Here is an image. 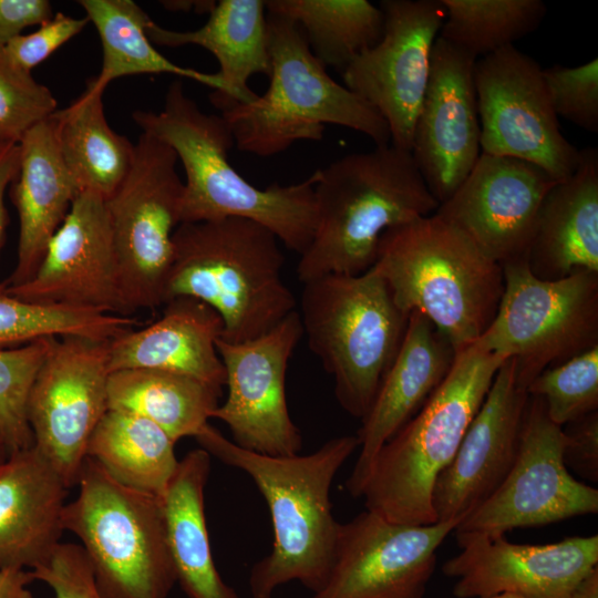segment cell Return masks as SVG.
<instances>
[{
	"label": "cell",
	"instance_id": "cell-1",
	"mask_svg": "<svg viewBox=\"0 0 598 598\" xmlns=\"http://www.w3.org/2000/svg\"><path fill=\"white\" fill-rule=\"evenodd\" d=\"M195 439L210 456L245 472L267 503L274 540L271 551L251 568V598H271L293 580L318 591L329 575L340 526L330 488L359 447L357 435L333 437L309 454L289 456L243 448L210 424Z\"/></svg>",
	"mask_w": 598,
	"mask_h": 598
},
{
	"label": "cell",
	"instance_id": "cell-2",
	"mask_svg": "<svg viewBox=\"0 0 598 598\" xmlns=\"http://www.w3.org/2000/svg\"><path fill=\"white\" fill-rule=\"evenodd\" d=\"M133 120L182 162L186 179L181 224L246 218L271 230L288 249L305 252L316 225L318 171L299 183L255 187L229 162L234 137L225 118L203 112L181 80L168 86L162 111L138 110Z\"/></svg>",
	"mask_w": 598,
	"mask_h": 598
},
{
	"label": "cell",
	"instance_id": "cell-3",
	"mask_svg": "<svg viewBox=\"0 0 598 598\" xmlns=\"http://www.w3.org/2000/svg\"><path fill=\"white\" fill-rule=\"evenodd\" d=\"M318 173L315 230L296 269L302 283L365 272L386 230L439 207L411 152L392 144L344 155Z\"/></svg>",
	"mask_w": 598,
	"mask_h": 598
},
{
	"label": "cell",
	"instance_id": "cell-4",
	"mask_svg": "<svg viewBox=\"0 0 598 598\" xmlns=\"http://www.w3.org/2000/svg\"><path fill=\"white\" fill-rule=\"evenodd\" d=\"M278 241L265 226L240 217L179 224L164 303L177 297L203 301L221 318L220 338L228 342L267 333L297 306L282 278Z\"/></svg>",
	"mask_w": 598,
	"mask_h": 598
},
{
	"label": "cell",
	"instance_id": "cell-5",
	"mask_svg": "<svg viewBox=\"0 0 598 598\" xmlns=\"http://www.w3.org/2000/svg\"><path fill=\"white\" fill-rule=\"evenodd\" d=\"M371 268L395 305L427 318L456 353L485 332L504 291L503 267L435 214L386 230Z\"/></svg>",
	"mask_w": 598,
	"mask_h": 598
},
{
	"label": "cell",
	"instance_id": "cell-6",
	"mask_svg": "<svg viewBox=\"0 0 598 598\" xmlns=\"http://www.w3.org/2000/svg\"><path fill=\"white\" fill-rule=\"evenodd\" d=\"M506 360L473 342L417 413L378 452L360 497L395 524L436 523L432 492Z\"/></svg>",
	"mask_w": 598,
	"mask_h": 598
},
{
	"label": "cell",
	"instance_id": "cell-7",
	"mask_svg": "<svg viewBox=\"0 0 598 598\" xmlns=\"http://www.w3.org/2000/svg\"><path fill=\"white\" fill-rule=\"evenodd\" d=\"M269 87L254 101L221 113L238 150L277 155L298 141H320L324 125L360 132L375 146L391 144L384 118L362 97L336 82L293 21L267 13Z\"/></svg>",
	"mask_w": 598,
	"mask_h": 598
},
{
	"label": "cell",
	"instance_id": "cell-8",
	"mask_svg": "<svg viewBox=\"0 0 598 598\" xmlns=\"http://www.w3.org/2000/svg\"><path fill=\"white\" fill-rule=\"evenodd\" d=\"M299 315L310 350L333 378L337 401L362 420L398 354L409 316L372 268L308 280Z\"/></svg>",
	"mask_w": 598,
	"mask_h": 598
},
{
	"label": "cell",
	"instance_id": "cell-9",
	"mask_svg": "<svg viewBox=\"0 0 598 598\" xmlns=\"http://www.w3.org/2000/svg\"><path fill=\"white\" fill-rule=\"evenodd\" d=\"M63 511L104 598H166L176 582L162 499L114 480L85 457Z\"/></svg>",
	"mask_w": 598,
	"mask_h": 598
},
{
	"label": "cell",
	"instance_id": "cell-10",
	"mask_svg": "<svg viewBox=\"0 0 598 598\" xmlns=\"http://www.w3.org/2000/svg\"><path fill=\"white\" fill-rule=\"evenodd\" d=\"M502 267L498 309L475 342L513 358L516 384L526 391L544 370L598 346V272L543 280L530 272L527 259Z\"/></svg>",
	"mask_w": 598,
	"mask_h": 598
},
{
	"label": "cell",
	"instance_id": "cell-11",
	"mask_svg": "<svg viewBox=\"0 0 598 598\" xmlns=\"http://www.w3.org/2000/svg\"><path fill=\"white\" fill-rule=\"evenodd\" d=\"M177 163L167 144L142 133L128 174L105 200L124 316L164 305L184 193Z\"/></svg>",
	"mask_w": 598,
	"mask_h": 598
},
{
	"label": "cell",
	"instance_id": "cell-12",
	"mask_svg": "<svg viewBox=\"0 0 598 598\" xmlns=\"http://www.w3.org/2000/svg\"><path fill=\"white\" fill-rule=\"evenodd\" d=\"M474 83L481 151L533 163L556 182L576 171L580 150L560 131L543 69L514 45L480 58Z\"/></svg>",
	"mask_w": 598,
	"mask_h": 598
},
{
	"label": "cell",
	"instance_id": "cell-13",
	"mask_svg": "<svg viewBox=\"0 0 598 598\" xmlns=\"http://www.w3.org/2000/svg\"><path fill=\"white\" fill-rule=\"evenodd\" d=\"M563 445V427L550 421L542 398L528 395L508 474L454 532L505 535L517 527L598 513V489L569 473Z\"/></svg>",
	"mask_w": 598,
	"mask_h": 598
},
{
	"label": "cell",
	"instance_id": "cell-14",
	"mask_svg": "<svg viewBox=\"0 0 598 598\" xmlns=\"http://www.w3.org/2000/svg\"><path fill=\"white\" fill-rule=\"evenodd\" d=\"M109 341L52 340L27 401L33 446L70 488L76 485L90 439L109 410Z\"/></svg>",
	"mask_w": 598,
	"mask_h": 598
},
{
	"label": "cell",
	"instance_id": "cell-15",
	"mask_svg": "<svg viewBox=\"0 0 598 598\" xmlns=\"http://www.w3.org/2000/svg\"><path fill=\"white\" fill-rule=\"evenodd\" d=\"M380 8L382 38L359 54L342 78L344 86L384 118L391 144L411 152L432 49L446 12L441 0H383Z\"/></svg>",
	"mask_w": 598,
	"mask_h": 598
},
{
	"label": "cell",
	"instance_id": "cell-16",
	"mask_svg": "<svg viewBox=\"0 0 598 598\" xmlns=\"http://www.w3.org/2000/svg\"><path fill=\"white\" fill-rule=\"evenodd\" d=\"M302 336L300 315L295 310L255 339L216 341L228 395L212 417L227 425L236 445L272 456L300 453L302 436L288 410L286 372Z\"/></svg>",
	"mask_w": 598,
	"mask_h": 598
},
{
	"label": "cell",
	"instance_id": "cell-17",
	"mask_svg": "<svg viewBox=\"0 0 598 598\" xmlns=\"http://www.w3.org/2000/svg\"><path fill=\"white\" fill-rule=\"evenodd\" d=\"M460 522L406 525L359 513L340 523L329 575L310 598H423L436 550Z\"/></svg>",
	"mask_w": 598,
	"mask_h": 598
},
{
	"label": "cell",
	"instance_id": "cell-18",
	"mask_svg": "<svg viewBox=\"0 0 598 598\" xmlns=\"http://www.w3.org/2000/svg\"><path fill=\"white\" fill-rule=\"evenodd\" d=\"M556 183L533 163L481 153L464 182L434 214L503 266L527 259L539 207Z\"/></svg>",
	"mask_w": 598,
	"mask_h": 598
},
{
	"label": "cell",
	"instance_id": "cell-19",
	"mask_svg": "<svg viewBox=\"0 0 598 598\" xmlns=\"http://www.w3.org/2000/svg\"><path fill=\"white\" fill-rule=\"evenodd\" d=\"M475 62L474 56L436 38L411 155L439 205L454 194L482 153Z\"/></svg>",
	"mask_w": 598,
	"mask_h": 598
},
{
	"label": "cell",
	"instance_id": "cell-20",
	"mask_svg": "<svg viewBox=\"0 0 598 598\" xmlns=\"http://www.w3.org/2000/svg\"><path fill=\"white\" fill-rule=\"evenodd\" d=\"M462 550L442 566L456 578L453 595L482 598L511 592L526 598H567L598 565V535L545 545L509 543L505 535L456 533Z\"/></svg>",
	"mask_w": 598,
	"mask_h": 598
},
{
	"label": "cell",
	"instance_id": "cell-21",
	"mask_svg": "<svg viewBox=\"0 0 598 598\" xmlns=\"http://www.w3.org/2000/svg\"><path fill=\"white\" fill-rule=\"evenodd\" d=\"M7 291L32 302L123 315L105 199L91 192L79 193L48 243L34 276L22 285L7 287Z\"/></svg>",
	"mask_w": 598,
	"mask_h": 598
},
{
	"label": "cell",
	"instance_id": "cell-22",
	"mask_svg": "<svg viewBox=\"0 0 598 598\" xmlns=\"http://www.w3.org/2000/svg\"><path fill=\"white\" fill-rule=\"evenodd\" d=\"M527 400V392L516 384L515 360L507 358L454 457L434 483L432 507L437 522L463 520L502 484L516 456Z\"/></svg>",
	"mask_w": 598,
	"mask_h": 598
},
{
	"label": "cell",
	"instance_id": "cell-23",
	"mask_svg": "<svg viewBox=\"0 0 598 598\" xmlns=\"http://www.w3.org/2000/svg\"><path fill=\"white\" fill-rule=\"evenodd\" d=\"M455 357L447 337L423 315L410 313L398 354L357 433L359 455L346 483L352 497L361 496L380 448L440 386Z\"/></svg>",
	"mask_w": 598,
	"mask_h": 598
},
{
	"label": "cell",
	"instance_id": "cell-24",
	"mask_svg": "<svg viewBox=\"0 0 598 598\" xmlns=\"http://www.w3.org/2000/svg\"><path fill=\"white\" fill-rule=\"evenodd\" d=\"M163 316L138 330H126L109 341L110 372L156 369L189 375L221 391L226 372L216 341L223 332L219 315L203 301L177 297Z\"/></svg>",
	"mask_w": 598,
	"mask_h": 598
},
{
	"label": "cell",
	"instance_id": "cell-25",
	"mask_svg": "<svg viewBox=\"0 0 598 598\" xmlns=\"http://www.w3.org/2000/svg\"><path fill=\"white\" fill-rule=\"evenodd\" d=\"M68 488L33 445L0 465V568L32 569L54 549Z\"/></svg>",
	"mask_w": 598,
	"mask_h": 598
},
{
	"label": "cell",
	"instance_id": "cell-26",
	"mask_svg": "<svg viewBox=\"0 0 598 598\" xmlns=\"http://www.w3.org/2000/svg\"><path fill=\"white\" fill-rule=\"evenodd\" d=\"M530 272L557 280L598 272V150H580L571 176L557 182L539 207L527 251Z\"/></svg>",
	"mask_w": 598,
	"mask_h": 598
},
{
	"label": "cell",
	"instance_id": "cell-27",
	"mask_svg": "<svg viewBox=\"0 0 598 598\" xmlns=\"http://www.w3.org/2000/svg\"><path fill=\"white\" fill-rule=\"evenodd\" d=\"M18 174L10 198L19 218L17 264L7 287L29 281L45 248L69 214L78 190L58 147L51 116L29 130L19 142Z\"/></svg>",
	"mask_w": 598,
	"mask_h": 598
},
{
	"label": "cell",
	"instance_id": "cell-28",
	"mask_svg": "<svg viewBox=\"0 0 598 598\" xmlns=\"http://www.w3.org/2000/svg\"><path fill=\"white\" fill-rule=\"evenodd\" d=\"M266 12L262 0H220L199 29L175 31L151 20L146 33L158 45L178 48L194 44L215 56L223 89L213 91L209 99L223 113L258 96L248 86L251 76L270 74Z\"/></svg>",
	"mask_w": 598,
	"mask_h": 598
},
{
	"label": "cell",
	"instance_id": "cell-29",
	"mask_svg": "<svg viewBox=\"0 0 598 598\" xmlns=\"http://www.w3.org/2000/svg\"><path fill=\"white\" fill-rule=\"evenodd\" d=\"M210 455L189 451L162 497L166 536L176 581L189 598H240L218 573L205 517Z\"/></svg>",
	"mask_w": 598,
	"mask_h": 598
},
{
	"label": "cell",
	"instance_id": "cell-30",
	"mask_svg": "<svg viewBox=\"0 0 598 598\" xmlns=\"http://www.w3.org/2000/svg\"><path fill=\"white\" fill-rule=\"evenodd\" d=\"M104 90L92 78L84 92L51 118L61 158L78 194L91 192L106 200L131 169L134 144L107 124Z\"/></svg>",
	"mask_w": 598,
	"mask_h": 598
},
{
	"label": "cell",
	"instance_id": "cell-31",
	"mask_svg": "<svg viewBox=\"0 0 598 598\" xmlns=\"http://www.w3.org/2000/svg\"><path fill=\"white\" fill-rule=\"evenodd\" d=\"M221 391L189 375L127 369L110 373L109 410L140 415L159 426L176 443L196 437L209 424Z\"/></svg>",
	"mask_w": 598,
	"mask_h": 598
},
{
	"label": "cell",
	"instance_id": "cell-32",
	"mask_svg": "<svg viewBox=\"0 0 598 598\" xmlns=\"http://www.w3.org/2000/svg\"><path fill=\"white\" fill-rule=\"evenodd\" d=\"M175 444L147 419L107 410L90 439L86 457L123 485L162 499L179 463Z\"/></svg>",
	"mask_w": 598,
	"mask_h": 598
},
{
	"label": "cell",
	"instance_id": "cell-33",
	"mask_svg": "<svg viewBox=\"0 0 598 598\" xmlns=\"http://www.w3.org/2000/svg\"><path fill=\"white\" fill-rule=\"evenodd\" d=\"M78 3L100 37L102 65L93 79L102 87L123 76L167 73L221 91L223 83L217 73L181 66L155 49L146 33L152 19L134 1L80 0Z\"/></svg>",
	"mask_w": 598,
	"mask_h": 598
},
{
	"label": "cell",
	"instance_id": "cell-34",
	"mask_svg": "<svg viewBox=\"0 0 598 598\" xmlns=\"http://www.w3.org/2000/svg\"><path fill=\"white\" fill-rule=\"evenodd\" d=\"M267 13L299 25L315 56L341 73L382 38L384 14L368 0H269Z\"/></svg>",
	"mask_w": 598,
	"mask_h": 598
},
{
	"label": "cell",
	"instance_id": "cell-35",
	"mask_svg": "<svg viewBox=\"0 0 598 598\" xmlns=\"http://www.w3.org/2000/svg\"><path fill=\"white\" fill-rule=\"evenodd\" d=\"M440 38L476 60L534 32L546 16L542 0H441Z\"/></svg>",
	"mask_w": 598,
	"mask_h": 598
},
{
	"label": "cell",
	"instance_id": "cell-36",
	"mask_svg": "<svg viewBox=\"0 0 598 598\" xmlns=\"http://www.w3.org/2000/svg\"><path fill=\"white\" fill-rule=\"evenodd\" d=\"M138 323L135 318L99 310L20 299L0 282V349L45 338L80 337L110 341Z\"/></svg>",
	"mask_w": 598,
	"mask_h": 598
},
{
	"label": "cell",
	"instance_id": "cell-37",
	"mask_svg": "<svg viewBox=\"0 0 598 598\" xmlns=\"http://www.w3.org/2000/svg\"><path fill=\"white\" fill-rule=\"evenodd\" d=\"M558 426L598 410V346L539 373L527 386Z\"/></svg>",
	"mask_w": 598,
	"mask_h": 598
},
{
	"label": "cell",
	"instance_id": "cell-38",
	"mask_svg": "<svg viewBox=\"0 0 598 598\" xmlns=\"http://www.w3.org/2000/svg\"><path fill=\"white\" fill-rule=\"evenodd\" d=\"M53 339L0 349V433L11 452L33 445L27 401Z\"/></svg>",
	"mask_w": 598,
	"mask_h": 598
},
{
	"label": "cell",
	"instance_id": "cell-39",
	"mask_svg": "<svg viewBox=\"0 0 598 598\" xmlns=\"http://www.w3.org/2000/svg\"><path fill=\"white\" fill-rule=\"evenodd\" d=\"M56 110L51 91L16 65L0 45V144H19L29 130Z\"/></svg>",
	"mask_w": 598,
	"mask_h": 598
},
{
	"label": "cell",
	"instance_id": "cell-40",
	"mask_svg": "<svg viewBox=\"0 0 598 598\" xmlns=\"http://www.w3.org/2000/svg\"><path fill=\"white\" fill-rule=\"evenodd\" d=\"M555 114L580 128L598 132V59L578 66L543 69Z\"/></svg>",
	"mask_w": 598,
	"mask_h": 598
},
{
	"label": "cell",
	"instance_id": "cell-41",
	"mask_svg": "<svg viewBox=\"0 0 598 598\" xmlns=\"http://www.w3.org/2000/svg\"><path fill=\"white\" fill-rule=\"evenodd\" d=\"M30 571L34 580L53 590L55 598H104L80 545L59 543Z\"/></svg>",
	"mask_w": 598,
	"mask_h": 598
},
{
	"label": "cell",
	"instance_id": "cell-42",
	"mask_svg": "<svg viewBox=\"0 0 598 598\" xmlns=\"http://www.w3.org/2000/svg\"><path fill=\"white\" fill-rule=\"evenodd\" d=\"M89 19L73 18L63 12L53 16L29 34H20L4 45L9 59L24 71L32 70L54 51L79 34Z\"/></svg>",
	"mask_w": 598,
	"mask_h": 598
},
{
	"label": "cell",
	"instance_id": "cell-43",
	"mask_svg": "<svg viewBox=\"0 0 598 598\" xmlns=\"http://www.w3.org/2000/svg\"><path fill=\"white\" fill-rule=\"evenodd\" d=\"M563 460L581 478L598 481V411L563 426Z\"/></svg>",
	"mask_w": 598,
	"mask_h": 598
},
{
	"label": "cell",
	"instance_id": "cell-44",
	"mask_svg": "<svg viewBox=\"0 0 598 598\" xmlns=\"http://www.w3.org/2000/svg\"><path fill=\"white\" fill-rule=\"evenodd\" d=\"M53 16L48 0H0V45H6L22 31L40 25Z\"/></svg>",
	"mask_w": 598,
	"mask_h": 598
},
{
	"label": "cell",
	"instance_id": "cell-45",
	"mask_svg": "<svg viewBox=\"0 0 598 598\" xmlns=\"http://www.w3.org/2000/svg\"><path fill=\"white\" fill-rule=\"evenodd\" d=\"M20 162L19 144H0V254L6 240L9 215L4 205V194L14 181Z\"/></svg>",
	"mask_w": 598,
	"mask_h": 598
},
{
	"label": "cell",
	"instance_id": "cell-46",
	"mask_svg": "<svg viewBox=\"0 0 598 598\" xmlns=\"http://www.w3.org/2000/svg\"><path fill=\"white\" fill-rule=\"evenodd\" d=\"M33 580L25 569L0 568V598H33L27 587Z\"/></svg>",
	"mask_w": 598,
	"mask_h": 598
},
{
	"label": "cell",
	"instance_id": "cell-47",
	"mask_svg": "<svg viewBox=\"0 0 598 598\" xmlns=\"http://www.w3.org/2000/svg\"><path fill=\"white\" fill-rule=\"evenodd\" d=\"M164 8L169 11L176 12H195L198 14L210 13L215 8L217 1L213 0H173V1H162Z\"/></svg>",
	"mask_w": 598,
	"mask_h": 598
},
{
	"label": "cell",
	"instance_id": "cell-48",
	"mask_svg": "<svg viewBox=\"0 0 598 598\" xmlns=\"http://www.w3.org/2000/svg\"><path fill=\"white\" fill-rule=\"evenodd\" d=\"M567 598H598V566L575 586Z\"/></svg>",
	"mask_w": 598,
	"mask_h": 598
},
{
	"label": "cell",
	"instance_id": "cell-49",
	"mask_svg": "<svg viewBox=\"0 0 598 598\" xmlns=\"http://www.w3.org/2000/svg\"><path fill=\"white\" fill-rule=\"evenodd\" d=\"M11 450L7 445L4 439L2 437L0 433V465L7 461V458L11 455Z\"/></svg>",
	"mask_w": 598,
	"mask_h": 598
},
{
	"label": "cell",
	"instance_id": "cell-50",
	"mask_svg": "<svg viewBox=\"0 0 598 598\" xmlns=\"http://www.w3.org/2000/svg\"><path fill=\"white\" fill-rule=\"evenodd\" d=\"M482 598H526V597L516 595V594H511V592H502V594H497V595H493L488 597H482Z\"/></svg>",
	"mask_w": 598,
	"mask_h": 598
}]
</instances>
